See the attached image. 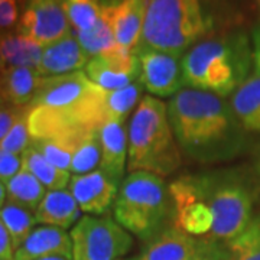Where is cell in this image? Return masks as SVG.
Returning <instances> with one entry per match:
<instances>
[{
    "instance_id": "4316f807",
    "label": "cell",
    "mask_w": 260,
    "mask_h": 260,
    "mask_svg": "<svg viewBox=\"0 0 260 260\" xmlns=\"http://www.w3.org/2000/svg\"><path fill=\"white\" fill-rule=\"evenodd\" d=\"M65 15L74 30H90L103 15L99 0H62Z\"/></svg>"
},
{
    "instance_id": "4fadbf2b",
    "label": "cell",
    "mask_w": 260,
    "mask_h": 260,
    "mask_svg": "<svg viewBox=\"0 0 260 260\" xmlns=\"http://www.w3.org/2000/svg\"><path fill=\"white\" fill-rule=\"evenodd\" d=\"M149 0H120L116 5H103L110 20L119 47L136 54L139 47Z\"/></svg>"
},
{
    "instance_id": "60d3db41",
    "label": "cell",
    "mask_w": 260,
    "mask_h": 260,
    "mask_svg": "<svg viewBox=\"0 0 260 260\" xmlns=\"http://www.w3.org/2000/svg\"><path fill=\"white\" fill-rule=\"evenodd\" d=\"M254 2H256V6H257V9L260 12V0H254Z\"/></svg>"
},
{
    "instance_id": "ac0fdd59",
    "label": "cell",
    "mask_w": 260,
    "mask_h": 260,
    "mask_svg": "<svg viewBox=\"0 0 260 260\" xmlns=\"http://www.w3.org/2000/svg\"><path fill=\"white\" fill-rule=\"evenodd\" d=\"M42 77L35 68L6 67L0 73V100L13 106H29L37 95Z\"/></svg>"
},
{
    "instance_id": "603a6c76",
    "label": "cell",
    "mask_w": 260,
    "mask_h": 260,
    "mask_svg": "<svg viewBox=\"0 0 260 260\" xmlns=\"http://www.w3.org/2000/svg\"><path fill=\"white\" fill-rule=\"evenodd\" d=\"M6 191L10 203L22 205L28 210H37L47 194L45 186L23 168L6 182Z\"/></svg>"
},
{
    "instance_id": "30bf717a",
    "label": "cell",
    "mask_w": 260,
    "mask_h": 260,
    "mask_svg": "<svg viewBox=\"0 0 260 260\" xmlns=\"http://www.w3.org/2000/svg\"><path fill=\"white\" fill-rule=\"evenodd\" d=\"M140 62V83L153 97H174L184 85L182 65L179 56L155 49L138 54Z\"/></svg>"
},
{
    "instance_id": "5b68a950",
    "label": "cell",
    "mask_w": 260,
    "mask_h": 260,
    "mask_svg": "<svg viewBox=\"0 0 260 260\" xmlns=\"http://www.w3.org/2000/svg\"><path fill=\"white\" fill-rule=\"evenodd\" d=\"M169 189L162 177L146 171L130 172L113 205L116 221L143 240L155 237L169 210Z\"/></svg>"
},
{
    "instance_id": "277c9868",
    "label": "cell",
    "mask_w": 260,
    "mask_h": 260,
    "mask_svg": "<svg viewBox=\"0 0 260 260\" xmlns=\"http://www.w3.org/2000/svg\"><path fill=\"white\" fill-rule=\"evenodd\" d=\"M211 26L204 0H149L136 54L155 49L181 58Z\"/></svg>"
},
{
    "instance_id": "7a4b0ae2",
    "label": "cell",
    "mask_w": 260,
    "mask_h": 260,
    "mask_svg": "<svg viewBox=\"0 0 260 260\" xmlns=\"http://www.w3.org/2000/svg\"><path fill=\"white\" fill-rule=\"evenodd\" d=\"M251 59L249 39L243 32L204 38L181 59L184 85L224 99L247 78Z\"/></svg>"
},
{
    "instance_id": "ab89813d",
    "label": "cell",
    "mask_w": 260,
    "mask_h": 260,
    "mask_svg": "<svg viewBox=\"0 0 260 260\" xmlns=\"http://www.w3.org/2000/svg\"><path fill=\"white\" fill-rule=\"evenodd\" d=\"M6 68V62H5V58H3V54H2V48H0V73Z\"/></svg>"
},
{
    "instance_id": "d6a6232c",
    "label": "cell",
    "mask_w": 260,
    "mask_h": 260,
    "mask_svg": "<svg viewBox=\"0 0 260 260\" xmlns=\"http://www.w3.org/2000/svg\"><path fill=\"white\" fill-rule=\"evenodd\" d=\"M22 169V158L0 148V181L5 184Z\"/></svg>"
},
{
    "instance_id": "8992f818",
    "label": "cell",
    "mask_w": 260,
    "mask_h": 260,
    "mask_svg": "<svg viewBox=\"0 0 260 260\" xmlns=\"http://www.w3.org/2000/svg\"><path fill=\"white\" fill-rule=\"evenodd\" d=\"M205 198L214 215L213 230L208 239L232 242L251 223L253 198L240 181L233 178L203 177Z\"/></svg>"
},
{
    "instance_id": "ffe728a7",
    "label": "cell",
    "mask_w": 260,
    "mask_h": 260,
    "mask_svg": "<svg viewBox=\"0 0 260 260\" xmlns=\"http://www.w3.org/2000/svg\"><path fill=\"white\" fill-rule=\"evenodd\" d=\"M232 110L243 129L260 132V71L254 70L233 93Z\"/></svg>"
},
{
    "instance_id": "7402d4cb",
    "label": "cell",
    "mask_w": 260,
    "mask_h": 260,
    "mask_svg": "<svg viewBox=\"0 0 260 260\" xmlns=\"http://www.w3.org/2000/svg\"><path fill=\"white\" fill-rule=\"evenodd\" d=\"M20 158H22V168L29 171L49 191L65 189V186L70 185V181H71L70 172L54 167L34 146H29L22 153Z\"/></svg>"
},
{
    "instance_id": "6da1fadb",
    "label": "cell",
    "mask_w": 260,
    "mask_h": 260,
    "mask_svg": "<svg viewBox=\"0 0 260 260\" xmlns=\"http://www.w3.org/2000/svg\"><path fill=\"white\" fill-rule=\"evenodd\" d=\"M167 106L175 139L189 158L205 162L229 158L239 146L242 126L221 97L184 88Z\"/></svg>"
},
{
    "instance_id": "d4e9b609",
    "label": "cell",
    "mask_w": 260,
    "mask_h": 260,
    "mask_svg": "<svg viewBox=\"0 0 260 260\" xmlns=\"http://www.w3.org/2000/svg\"><path fill=\"white\" fill-rule=\"evenodd\" d=\"M143 85L140 81H135L127 87H123L119 90L106 91L104 94V116L106 121H121L124 123L129 113L138 107L142 97Z\"/></svg>"
},
{
    "instance_id": "b9f144b4",
    "label": "cell",
    "mask_w": 260,
    "mask_h": 260,
    "mask_svg": "<svg viewBox=\"0 0 260 260\" xmlns=\"http://www.w3.org/2000/svg\"><path fill=\"white\" fill-rule=\"evenodd\" d=\"M119 260H124V259H119Z\"/></svg>"
},
{
    "instance_id": "ba28073f",
    "label": "cell",
    "mask_w": 260,
    "mask_h": 260,
    "mask_svg": "<svg viewBox=\"0 0 260 260\" xmlns=\"http://www.w3.org/2000/svg\"><path fill=\"white\" fill-rule=\"evenodd\" d=\"M175 210V227L189 236H210L214 215L205 198L203 177L178 178L169 185Z\"/></svg>"
},
{
    "instance_id": "8d00e7d4",
    "label": "cell",
    "mask_w": 260,
    "mask_h": 260,
    "mask_svg": "<svg viewBox=\"0 0 260 260\" xmlns=\"http://www.w3.org/2000/svg\"><path fill=\"white\" fill-rule=\"evenodd\" d=\"M251 54H253V61L256 65V70L260 71V26L253 30V49H251Z\"/></svg>"
},
{
    "instance_id": "d590c367",
    "label": "cell",
    "mask_w": 260,
    "mask_h": 260,
    "mask_svg": "<svg viewBox=\"0 0 260 260\" xmlns=\"http://www.w3.org/2000/svg\"><path fill=\"white\" fill-rule=\"evenodd\" d=\"M13 250L9 233L0 220V260H13Z\"/></svg>"
},
{
    "instance_id": "484cf974",
    "label": "cell",
    "mask_w": 260,
    "mask_h": 260,
    "mask_svg": "<svg viewBox=\"0 0 260 260\" xmlns=\"http://www.w3.org/2000/svg\"><path fill=\"white\" fill-rule=\"evenodd\" d=\"M0 220L9 233L15 250L26 240V237L34 230V225L37 224V218L30 213V210L10 201L0 208Z\"/></svg>"
},
{
    "instance_id": "836d02e7",
    "label": "cell",
    "mask_w": 260,
    "mask_h": 260,
    "mask_svg": "<svg viewBox=\"0 0 260 260\" xmlns=\"http://www.w3.org/2000/svg\"><path fill=\"white\" fill-rule=\"evenodd\" d=\"M19 16L18 0H0V34L12 28Z\"/></svg>"
},
{
    "instance_id": "e0dca14e",
    "label": "cell",
    "mask_w": 260,
    "mask_h": 260,
    "mask_svg": "<svg viewBox=\"0 0 260 260\" xmlns=\"http://www.w3.org/2000/svg\"><path fill=\"white\" fill-rule=\"evenodd\" d=\"M59 254L73 260V242L65 230L54 225L34 229L26 240L15 250V260H38Z\"/></svg>"
},
{
    "instance_id": "f35d334b",
    "label": "cell",
    "mask_w": 260,
    "mask_h": 260,
    "mask_svg": "<svg viewBox=\"0 0 260 260\" xmlns=\"http://www.w3.org/2000/svg\"><path fill=\"white\" fill-rule=\"evenodd\" d=\"M38 260H70L64 257V256H59V254H54V256H45V257H41Z\"/></svg>"
},
{
    "instance_id": "52a82bcc",
    "label": "cell",
    "mask_w": 260,
    "mask_h": 260,
    "mask_svg": "<svg viewBox=\"0 0 260 260\" xmlns=\"http://www.w3.org/2000/svg\"><path fill=\"white\" fill-rule=\"evenodd\" d=\"M73 260H119L127 254L133 239L112 217L84 215L71 229Z\"/></svg>"
},
{
    "instance_id": "7c38bea8",
    "label": "cell",
    "mask_w": 260,
    "mask_h": 260,
    "mask_svg": "<svg viewBox=\"0 0 260 260\" xmlns=\"http://www.w3.org/2000/svg\"><path fill=\"white\" fill-rule=\"evenodd\" d=\"M120 184L113 181L102 169L84 175H73L70 192L75 198L80 210L87 215L102 217L107 213L117 198Z\"/></svg>"
},
{
    "instance_id": "d6986e66",
    "label": "cell",
    "mask_w": 260,
    "mask_h": 260,
    "mask_svg": "<svg viewBox=\"0 0 260 260\" xmlns=\"http://www.w3.org/2000/svg\"><path fill=\"white\" fill-rule=\"evenodd\" d=\"M81 210L73 194L67 189L48 191L35 211L37 223L54 225L62 230L74 227Z\"/></svg>"
},
{
    "instance_id": "9a60e30c",
    "label": "cell",
    "mask_w": 260,
    "mask_h": 260,
    "mask_svg": "<svg viewBox=\"0 0 260 260\" xmlns=\"http://www.w3.org/2000/svg\"><path fill=\"white\" fill-rule=\"evenodd\" d=\"M204 239H197L177 227L158 233L138 260H191L201 250Z\"/></svg>"
},
{
    "instance_id": "44dd1931",
    "label": "cell",
    "mask_w": 260,
    "mask_h": 260,
    "mask_svg": "<svg viewBox=\"0 0 260 260\" xmlns=\"http://www.w3.org/2000/svg\"><path fill=\"white\" fill-rule=\"evenodd\" d=\"M0 48L5 58V62L9 67H28L35 68L41 62L44 47L30 41L29 38L22 37L10 32L0 34Z\"/></svg>"
},
{
    "instance_id": "2e32d148",
    "label": "cell",
    "mask_w": 260,
    "mask_h": 260,
    "mask_svg": "<svg viewBox=\"0 0 260 260\" xmlns=\"http://www.w3.org/2000/svg\"><path fill=\"white\" fill-rule=\"evenodd\" d=\"M99 140L102 149L100 169L113 181L121 184L127 164V132L124 123L104 121L99 129Z\"/></svg>"
},
{
    "instance_id": "1f68e13d",
    "label": "cell",
    "mask_w": 260,
    "mask_h": 260,
    "mask_svg": "<svg viewBox=\"0 0 260 260\" xmlns=\"http://www.w3.org/2000/svg\"><path fill=\"white\" fill-rule=\"evenodd\" d=\"M29 106L20 107V106H13V104L0 100V142L5 139V136L9 133L12 126L16 123V120L22 116V113L25 112Z\"/></svg>"
},
{
    "instance_id": "cb8c5ba5",
    "label": "cell",
    "mask_w": 260,
    "mask_h": 260,
    "mask_svg": "<svg viewBox=\"0 0 260 260\" xmlns=\"http://www.w3.org/2000/svg\"><path fill=\"white\" fill-rule=\"evenodd\" d=\"M73 34L90 58L104 55L119 48V44L116 42V38L113 34L110 20L104 13V10L102 18L95 23L94 28L90 30H73Z\"/></svg>"
},
{
    "instance_id": "74e56055",
    "label": "cell",
    "mask_w": 260,
    "mask_h": 260,
    "mask_svg": "<svg viewBox=\"0 0 260 260\" xmlns=\"http://www.w3.org/2000/svg\"><path fill=\"white\" fill-rule=\"evenodd\" d=\"M6 194H8V191H6V184H3V181H0V208L6 204V203H5V201H6Z\"/></svg>"
},
{
    "instance_id": "f1b7e54d",
    "label": "cell",
    "mask_w": 260,
    "mask_h": 260,
    "mask_svg": "<svg viewBox=\"0 0 260 260\" xmlns=\"http://www.w3.org/2000/svg\"><path fill=\"white\" fill-rule=\"evenodd\" d=\"M80 140L35 139L30 140V146L38 149L44 155V158L47 159L48 162H51L54 167L70 172L73 156H74L75 149H77V145L80 143Z\"/></svg>"
},
{
    "instance_id": "83f0119b",
    "label": "cell",
    "mask_w": 260,
    "mask_h": 260,
    "mask_svg": "<svg viewBox=\"0 0 260 260\" xmlns=\"http://www.w3.org/2000/svg\"><path fill=\"white\" fill-rule=\"evenodd\" d=\"M100 160H102V149L99 140V130H95L91 133H87L77 145L70 174L84 175L93 172L100 165Z\"/></svg>"
},
{
    "instance_id": "4dcf8cb0",
    "label": "cell",
    "mask_w": 260,
    "mask_h": 260,
    "mask_svg": "<svg viewBox=\"0 0 260 260\" xmlns=\"http://www.w3.org/2000/svg\"><path fill=\"white\" fill-rule=\"evenodd\" d=\"M32 106H29L22 116L19 117L16 123L12 126L9 133L5 136V139L0 142V148L6 152L15 153V155H22L26 149L30 146V133H29V113H30Z\"/></svg>"
},
{
    "instance_id": "e575fe53",
    "label": "cell",
    "mask_w": 260,
    "mask_h": 260,
    "mask_svg": "<svg viewBox=\"0 0 260 260\" xmlns=\"http://www.w3.org/2000/svg\"><path fill=\"white\" fill-rule=\"evenodd\" d=\"M191 260H227V250L221 249L215 240L204 237V244L201 250Z\"/></svg>"
},
{
    "instance_id": "3957f363",
    "label": "cell",
    "mask_w": 260,
    "mask_h": 260,
    "mask_svg": "<svg viewBox=\"0 0 260 260\" xmlns=\"http://www.w3.org/2000/svg\"><path fill=\"white\" fill-rule=\"evenodd\" d=\"M127 171H146L167 177L182 164L168 117V106L153 95L142 97L133 113L127 135Z\"/></svg>"
},
{
    "instance_id": "7bdbcfd3",
    "label": "cell",
    "mask_w": 260,
    "mask_h": 260,
    "mask_svg": "<svg viewBox=\"0 0 260 260\" xmlns=\"http://www.w3.org/2000/svg\"><path fill=\"white\" fill-rule=\"evenodd\" d=\"M259 171H260V165H259Z\"/></svg>"
},
{
    "instance_id": "5bb4252c",
    "label": "cell",
    "mask_w": 260,
    "mask_h": 260,
    "mask_svg": "<svg viewBox=\"0 0 260 260\" xmlns=\"http://www.w3.org/2000/svg\"><path fill=\"white\" fill-rule=\"evenodd\" d=\"M90 56L84 51L74 34L62 38L52 45L44 48L37 71L41 77H55L81 71L88 64Z\"/></svg>"
},
{
    "instance_id": "f546056e",
    "label": "cell",
    "mask_w": 260,
    "mask_h": 260,
    "mask_svg": "<svg viewBox=\"0 0 260 260\" xmlns=\"http://www.w3.org/2000/svg\"><path fill=\"white\" fill-rule=\"evenodd\" d=\"M227 260H260V218L251 220L247 229L227 243Z\"/></svg>"
},
{
    "instance_id": "9c48e42d",
    "label": "cell",
    "mask_w": 260,
    "mask_h": 260,
    "mask_svg": "<svg viewBox=\"0 0 260 260\" xmlns=\"http://www.w3.org/2000/svg\"><path fill=\"white\" fill-rule=\"evenodd\" d=\"M16 32L45 48L61 41L73 30L62 0H26Z\"/></svg>"
},
{
    "instance_id": "8fae6325",
    "label": "cell",
    "mask_w": 260,
    "mask_h": 260,
    "mask_svg": "<svg viewBox=\"0 0 260 260\" xmlns=\"http://www.w3.org/2000/svg\"><path fill=\"white\" fill-rule=\"evenodd\" d=\"M85 74L106 91L119 90L140 77L139 58L135 52L119 47L112 52L91 58L85 67Z\"/></svg>"
}]
</instances>
